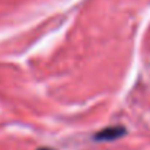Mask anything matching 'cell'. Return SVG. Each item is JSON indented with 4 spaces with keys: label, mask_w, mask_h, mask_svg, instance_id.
<instances>
[{
    "label": "cell",
    "mask_w": 150,
    "mask_h": 150,
    "mask_svg": "<svg viewBox=\"0 0 150 150\" xmlns=\"http://www.w3.org/2000/svg\"><path fill=\"white\" fill-rule=\"evenodd\" d=\"M124 133H125L124 127H108V128L99 131L98 134H95V139L99 142H111V140L121 137Z\"/></svg>",
    "instance_id": "cell-1"
},
{
    "label": "cell",
    "mask_w": 150,
    "mask_h": 150,
    "mask_svg": "<svg viewBox=\"0 0 150 150\" xmlns=\"http://www.w3.org/2000/svg\"><path fill=\"white\" fill-rule=\"evenodd\" d=\"M40 150H51V149H47V147H44V149H40Z\"/></svg>",
    "instance_id": "cell-2"
}]
</instances>
